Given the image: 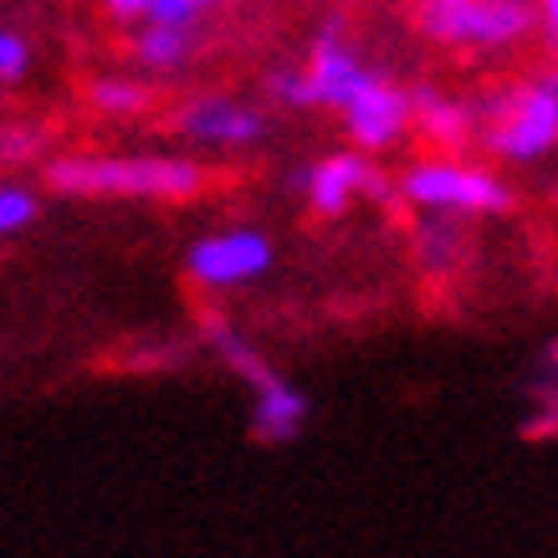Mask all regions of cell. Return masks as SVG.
<instances>
[{
	"label": "cell",
	"mask_w": 558,
	"mask_h": 558,
	"mask_svg": "<svg viewBox=\"0 0 558 558\" xmlns=\"http://www.w3.org/2000/svg\"><path fill=\"white\" fill-rule=\"evenodd\" d=\"M303 77H307V108H328V113H343V102L354 98L359 87L374 77V68L349 47V32L343 21H328L313 47H307V62H303Z\"/></svg>",
	"instance_id": "cell-9"
},
{
	"label": "cell",
	"mask_w": 558,
	"mask_h": 558,
	"mask_svg": "<svg viewBox=\"0 0 558 558\" xmlns=\"http://www.w3.org/2000/svg\"><path fill=\"white\" fill-rule=\"evenodd\" d=\"M533 400H538V415L527 421V436H558V343L543 354V374L533 385Z\"/></svg>",
	"instance_id": "cell-14"
},
{
	"label": "cell",
	"mask_w": 558,
	"mask_h": 558,
	"mask_svg": "<svg viewBox=\"0 0 558 558\" xmlns=\"http://www.w3.org/2000/svg\"><path fill=\"white\" fill-rule=\"evenodd\" d=\"M533 21V0H415V26L451 51H508Z\"/></svg>",
	"instance_id": "cell-4"
},
{
	"label": "cell",
	"mask_w": 558,
	"mask_h": 558,
	"mask_svg": "<svg viewBox=\"0 0 558 558\" xmlns=\"http://www.w3.org/2000/svg\"><path fill=\"white\" fill-rule=\"evenodd\" d=\"M0 149H5V165H21V159H32V154L41 149V134H26V129H5Z\"/></svg>",
	"instance_id": "cell-20"
},
{
	"label": "cell",
	"mask_w": 558,
	"mask_h": 558,
	"mask_svg": "<svg viewBox=\"0 0 558 558\" xmlns=\"http://www.w3.org/2000/svg\"><path fill=\"white\" fill-rule=\"evenodd\" d=\"M395 190L421 216L466 220V216H508L512 210V190L487 165H461L451 154H430L421 165H410Z\"/></svg>",
	"instance_id": "cell-3"
},
{
	"label": "cell",
	"mask_w": 558,
	"mask_h": 558,
	"mask_svg": "<svg viewBox=\"0 0 558 558\" xmlns=\"http://www.w3.org/2000/svg\"><path fill=\"white\" fill-rule=\"evenodd\" d=\"M457 246H461L457 220L425 216V226H421V262H425V267H430V271H446L451 262H457Z\"/></svg>",
	"instance_id": "cell-15"
},
{
	"label": "cell",
	"mask_w": 558,
	"mask_h": 558,
	"mask_svg": "<svg viewBox=\"0 0 558 558\" xmlns=\"http://www.w3.org/2000/svg\"><path fill=\"white\" fill-rule=\"evenodd\" d=\"M476 123H482L476 102H461V98H451V93H436V87H421V93H415V129H421L425 144H436L440 154L461 149V144L476 134Z\"/></svg>",
	"instance_id": "cell-11"
},
{
	"label": "cell",
	"mask_w": 558,
	"mask_h": 558,
	"mask_svg": "<svg viewBox=\"0 0 558 558\" xmlns=\"http://www.w3.org/2000/svg\"><path fill=\"white\" fill-rule=\"evenodd\" d=\"M271 267V236L256 226H231V231H210V236L190 241L185 271L190 282H201L210 292H231L256 282Z\"/></svg>",
	"instance_id": "cell-6"
},
{
	"label": "cell",
	"mask_w": 558,
	"mask_h": 558,
	"mask_svg": "<svg viewBox=\"0 0 558 558\" xmlns=\"http://www.w3.org/2000/svg\"><path fill=\"white\" fill-rule=\"evenodd\" d=\"M205 339L216 343V354L231 364V369L246 379V389H252V436L267 440V446H282V440H292L298 430L307 425V400L303 389H292L282 374L271 369L267 359L256 354L252 343L241 339L231 323H216L205 318Z\"/></svg>",
	"instance_id": "cell-5"
},
{
	"label": "cell",
	"mask_w": 558,
	"mask_h": 558,
	"mask_svg": "<svg viewBox=\"0 0 558 558\" xmlns=\"http://www.w3.org/2000/svg\"><path fill=\"white\" fill-rule=\"evenodd\" d=\"M26 72H32V47H26V36H21L16 26H5V32H0V83L16 87Z\"/></svg>",
	"instance_id": "cell-18"
},
{
	"label": "cell",
	"mask_w": 558,
	"mask_h": 558,
	"mask_svg": "<svg viewBox=\"0 0 558 558\" xmlns=\"http://www.w3.org/2000/svg\"><path fill=\"white\" fill-rule=\"evenodd\" d=\"M149 102H154V93L138 77H93L87 83V108L102 113V119H138Z\"/></svg>",
	"instance_id": "cell-13"
},
{
	"label": "cell",
	"mask_w": 558,
	"mask_h": 558,
	"mask_svg": "<svg viewBox=\"0 0 558 558\" xmlns=\"http://www.w3.org/2000/svg\"><path fill=\"white\" fill-rule=\"evenodd\" d=\"M129 47H134V62L144 72H180L190 57H195L201 36H195V32H174V26H149V21H138Z\"/></svg>",
	"instance_id": "cell-12"
},
{
	"label": "cell",
	"mask_w": 558,
	"mask_h": 558,
	"mask_svg": "<svg viewBox=\"0 0 558 558\" xmlns=\"http://www.w3.org/2000/svg\"><path fill=\"white\" fill-rule=\"evenodd\" d=\"M533 5H538V26L548 36V47L558 51V0H533Z\"/></svg>",
	"instance_id": "cell-22"
},
{
	"label": "cell",
	"mask_w": 558,
	"mask_h": 558,
	"mask_svg": "<svg viewBox=\"0 0 558 558\" xmlns=\"http://www.w3.org/2000/svg\"><path fill=\"white\" fill-rule=\"evenodd\" d=\"M339 119H343V134L354 138V149L385 154L405 129H415V93H405L400 83H389L385 72L374 68L369 83L343 102Z\"/></svg>",
	"instance_id": "cell-8"
},
{
	"label": "cell",
	"mask_w": 558,
	"mask_h": 558,
	"mask_svg": "<svg viewBox=\"0 0 558 558\" xmlns=\"http://www.w3.org/2000/svg\"><path fill=\"white\" fill-rule=\"evenodd\" d=\"M267 98L282 108H307V77L303 68H271L267 72Z\"/></svg>",
	"instance_id": "cell-19"
},
{
	"label": "cell",
	"mask_w": 558,
	"mask_h": 558,
	"mask_svg": "<svg viewBox=\"0 0 558 558\" xmlns=\"http://www.w3.org/2000/svg\"><path fill=\"white\" fill-rule=\"evenodd\" d=\"M298 190H303V201H307L313 216L339 220L359 195H379V201H385L395 185L379 180V170L369 165V154L364 149H349V154H328V159H318V165L298 180Z\"/></svg>",
	"instance_id": "cell-10"
},
{
	"label": "cell",
	"mask_w": 558,
	"mask_h": 558,
	"mask_svg": "<svg viewBox=\"0 0 558 558\" xmlns=\"http://www.w3.org/2000/svg\"><path fill=\"white\" fill-rule=\"evenodd\" d=\"M210 11H216V0H149V16L144 21H149V26H174V32L201 36Z\"/></svg>",
	"instance_id": "cell-16"
},
{
	"label": "cell",
	"mask_w": 558,
	"mask_h": 558,
	"mask_svg": "<svg viewBox=\"0 0 558 558\" xmlns=\"http://www.w3.org/2000/svg\"><path fill=\"white\" fill-rule=\"evenodd\" d=\"M170 129L185 144H201V149H252L256 138L267 134V119H262V108L241 98L201 93V98H185L174 108Z\"/></svg>",
	"instance_id": "cell-7"
},
{
	"label": "cell",
	"mask_w": 558,
	"mask_h": 558,
	"mask_svg": "<svg viewBox=\"0 0 558 558\" xmlns=\"http://www.w3.org/2000/svg\"><path fill=\"white\" fill-rule=\"evenodd\" d=\"M476 113L487 123V149L497 159L527 165V159L548 154L558 144V68L487 93L476 102Z\"/></svg>",
	"instance_id": "cell-2"
},
{
	"label": "cell",
	"mask_w": 558,
	"mask_h": 558,
	"mask_svg": "<svg viewBox=\"0 0 558 558\" xmlns=\"http://www.w3.org/2000/svg\"><path fill=\"white\" fill-rule=\"evenodd\" d=\"M47 185L72 201H195L210 174L185 154H57Z\"/></svg>",
	"instance_id": "cell-1"
},
{
	"label": "cell",
	"mask_w": 558,
	"mask_h": 558,
	"mask_svg": "<svg viewBox=\"0 0 558 558\" xmlns=\"http://www.w3.org/2000/svg\"><path fill=\"white\" fill-rule=\"evenodd\" d=\"M41 216V201H36V190L26 185H0V236H21V231H32V220Z\"/></svg>",
	"instance_id": "cell-17"
},
{
	"label": "cell",
	"mask_w": 558,
	"mask_h": 558,
	"mask_svg": "<svg viewBox=\"0 0 558 558\" xmlns=\"http://www.w3.org/2000/svg\"><path fill=\"white\" fill-rule=\"evenodd\" d=\"M98 5L113 21H123V26H138V21L149 16V0H98Z\"/></svg>",
	"instance_id": "cell-21"
}]
</instances>
